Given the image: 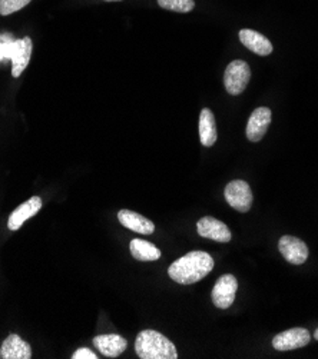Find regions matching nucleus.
Here are the masks:
<instances>
[{
    "label": "nucleus",
    "instance_id": "f257e3e1",
    "mask_svg": "<svg viewBox=\"0 0 318 359\" xmlns=\"http://www.w3.org/2000/svg\"><path fill=\"white\" fill-rule=\"evenodd\" d=\"M212 269H214V259L209 254L204 250H192L171 264L168 275L176 283L192 285L204 279Z\"/></svg>",
    "mask_w": 318,
    "mask_h": 359
},
{
    "label": "nucleus",
    "instance_id": "f03ea898",
    "mask_svg": "<svg viewBox=\"0 0 318 359\" xmlns=\"http://www.w3.org/2000/svg\"><path fill=\"white\" fill-rule=\"evenodd\" d=\"M33 42L26 36L13 39L12 34H0V62L12 60V76L19 78L30 62Z\"/></svg>",
    "mask_w": 318,
    "mask_h": 359
},
{
    "label": "nucleus",
    "instance_id": "7ed1b4c3",
    "mask_svg": "<svg viewBox=\"0 0 318 359\" xmlns=\"http://www.w3.org/2000/svg\"><path fill=\"white\" fill-rule=\"evenodd\" d=\"M135 351L140 359H176L175 345L162 334L147 330L139 332L135 341Z\"/></svg>",
    "mask_w": 318,
    "mask_h": 359
},
{
    "label": "nucleus",
    "instance_id": "20e7f679",
    "mask_svg": "<svg viewBox=\"0 0 318 359\" xmlns=\"http://www.w3.org/2000/svg\"><path fill=\"white\" fill-rule=\"evenodd\" d=\"M251 79V67L244 60L231 62L224 74V85L230 95H239L245 90Z\"/></svg>",
    "mask_w": 318,
    "mask_h": 359
},
{
    "label": "nucleus",
    "instance_id": "39448f33",
    "mask_svg": "<svg viewBox=\"0 0 318 359\" xmlns=\"http://www.w3.org/2000/svg\"><path fill=\"white\" fill-rule=\"evenodd\" d=\"M237 290H238V280L234 275L227 273L223 275L216 286L212 290V302L218 308V309H228L234 301H235V295H237Z\"/></svg>",
    "mask_w": 318,
    "mask_h": 359
},
{
    "label": "nucleus",
    "instance_id": "423d86ee",
    "mask_svg": "<svg viewBox=\"0 0 318 359\" xmlns=\"http://www.w3.org/2000/svg\"><path fill=\"white\" fill-rule=\"evenodd\" d=\"M225 199L238 212H249L253 205V192L245 181H232L225 188Z\"/></svg>",
    "mask_w": 318,
    "mask_h": 359
},
{
    "label": "nucleus",
    "instance_id": "0eeeda50",
    "mask_svg": "<svg viewBox=\"0 0 318 359\" xmlns=\"http://www.w3.org/2000/svg\"><path fill=\"white\" fill-rule=\"evenodd\" d=\"M279 254L291 265H303L308 258V246L296 236H282L278 242Z\"/></svg>",
    "mask_w": 318,
    "mask_h": 359
},
{
    "label": "nucleus",
    "instance_id": "6e6552de",
    "mask_svg": "<svg viewBox=\"0 0 318 359\" xmlns=\"http://www.w3.org/2000/svg\"><path fill=\"white\" fill-rule=\"evenodd\" d=\"M197 231H198L199 236H202L205 239L216 241V242H221V243H227L232 238L230 228L224 222L212 218V217L201 218L197 224Z\"/></svg>",
    "mask_w": 318,
    "mask_h": 359
},
{
    "label": "nucleus",
    "instance_id": "1a4fd4ad",
    "mask_svg": "<svg viewBox=\"0 0 318 359\" xmlns=\"http://www.w3.org/2000/svg\"><path fill=\"white\" fill-rule=\"evenodd\" d=\"M311 335L304 328H293L274 337L272 346L277 351H293L308 345Z\"/></svg>",
    "mask_w": 318,
    "mask_h": 359
},
{
    "label": "nucleus",
    "instance_id": "9d476101",
    "mask_svg": "<svg viewBox=\"0 0 318 359\" xmlns=\"http://www.w3.org/2000/svg\"><path fill=\"white\" fill-rule=\"evenodd\" d=\"M271 109L270 107H257V109L251 114L249 123H246V137L251 142L261 140L271 123Z\"/></svg>",
    "mask_w": 318,
    "mask_h": 359
},
{
    "label": "nucleus",
    "instance_id": "9b49d317",
    "mask_svg": "<svg viewBox=\"0 0 318 359\" xmlns=\"http://www.w3.org/2000/svg\"><path fill=\"white\" fill-rule=\"evenodd\" d=\"M42 208V199L39 196H33L29 201H26L25 203L19 205L9 217L8 221V228L11 231H18L19 228H22V225L30 219L32 217H34Z\"/></svg>",
    "mask_w": 318,
    "mask_h": 359
},
{
    "label": "nucleus",
    "instance_id": "f8f14e48",
    "mask_svg": "<svg viewBox=\"0 0 318 359\" xmlns=\"http://www.w3.org/2000/svg\"><path fill=\"white\" fill-rule=\"evenodd\" d=\"M118 219L122 226H125L126 229H129L132 232L140 233V235H151L155 231V225L152 221H150L148 218L143 217V215H139L129 209L119 210Z\"/></svg>",
    "mask_w": 318,
    "mask_h": 359
},
{
    "label": "nucleus",
    "instance_id": "ddd939ff",
    "mask_svg": "<svg viewBox=\"0 0 318 359\" xmlns=\"http://www.w3.org/2000/svg\"><path fill=\"white\" fill-rule=\"evenodd\" d=\"M239 41L246 49H250L251 52L260 56H268L272 53V43L265 38L264 34L256 30L242 29L239 32Z\"/></svg>",
    "mask_w": 318,
    "mask_h": 359
},
{
    "label": "nucleus",
    "instance_id": "4468645a",
    "mask_svg": "<svg viewBox=\"0 0 318 359\" xmlns=\"http://www.w3.org/2000/svg\"><path fill=\"white\" fill-rule=\"evenodd\" d=\"M93 345L98 348V351L108 356V358H117L122 352H125L128 342L125 338L117 334H106V335H98L93 338Z\"/></svg>",
    "mask_w": 318,
    "mask_h": 359
},
{
    "label": "nucleus",
    "instance_id": "2eb2a0df",
    "mask_svg": "<svg viewBox=\"0 0 318 359\" xmlns=\"http://www.w3.org/2000/svg\"><path fill=\"white\" fill-rule=\"evenodd\" d=\"M2 358L5 359H30L32 348L19 335L11 334L2 344Z\"/></svg>",
    "mask_w": 318,
    "mask_h": 359
},
{
    "label": "nucleus",
    "instance_id": "dca6fc26",
    "mask_svg": "<svg viewBox=\"0 0 318 359\" xmlns=\"http://www.w3.org/2000/svg\"><path fill=\"white\" fill-rule=\"evenodd\" d=\"M218 132H217V123L216 116L208 107H204L199 115V139L201 143L206 148H211L217 142Z\"/></svg>",
    "mask_w": 318,
    "mask_h": 359
},
{
    "label": "nucleus",
    "instance_id": "f3484780",
    "mask_svg": "<svg viewBox=\"0 0 318 359\" xmlns=\"http://www.w3.org/2000/svg\"><path fill=\"white\" fill-rule=\"evenodd\" d=\"M129 249L132 257L140 262H152L161 258V250L154 243L143 239L131 241Z\"/></svg>",
    "mask_w": 318,
    "mask_h": 359
},
{
    "label": "nucleus",
    "instance_id": "a211bd4d",
    "mask_svg": "<svg viewBox=\"0 0 318 359\" xmlns=\"http://www.w3.org/2000/svg\"><path fill=\"white\" fill-rule=\"evenodd\" d=\"M158 5L162 9L178 13H190L195 8L194 0H158Z\"/></svg>",
    "mask_w": 318,
    "mask_h": 359
},
{
    "label": "nucleus",
    "instance_id": "6ab92c4d",
    "mask_svg": "<svg viewBox=\"0 0 318 359\" xmlns=\"http://www.w3.org/2000/svg\"><path fill=\"white\" fill-rule=\"evenodd\" d=\"M32 0H0V15L9 16L12 13H16L18 11H22L25 6H27Z\"/></svg>",
    "mask_w": 318,
    "mask_h": 359
},
{
    "label": "nucleus",
    "instance_id": "aec40b11",
    "mask_svg": "<svg viewBox=\"0 0 318 359\" xmlns=\"http://www.w3.org/2000/svg\"><path fill=\"white\" fill-rule=\"evenodd\" d=\"M96 358H98L96 353L88 348H81L72 355V359H96Z\"/></svg>",
    "mask_w": 318,
    "mask_h": 359
},
{
    "label": "nucleus",
    "instance_id": "412c9836",
    "mask_svg": "<svg viewBox=\"0 0 318 359\" xmlns=\"http://www.w3.org/2000/svg\"><path fill=\"white\" fill-rule=\"evenodd\" d=\"M103 2H121V0H103Z\"/></svg>",
    "mask_w": 318,
    "mask_h": 359
},
{
    "label": "nucleus",
    "instance_id": "4be33fe9",
    "mask_svg": "<svg viewBox=\"0 0 318 359\" xmlns=\"http://www.w3.org/2000/svg\"><path fill=\"white\" fill-rule=\"evenodd\" d=\"M314 338H315V339H317V341H318V330H317V331H315V334H314Z\"/></svg>",
    "mask_w": 318,
    "mask_h": 359
},
{
    "label": "nucleus",
    "instance_id": "5701e85b",
    "mask_svg": "<svg viewBox=\"0 0 318 359\" xmlns=\"http://www.w3.org/2000/svg\"><path fill=\"white\" fill-rule=\"evenodd\" d=\"M0 358H2V352H0Z\"/></svg>",
    "mask_w": 318,
    "mask_h": 359
}]
</instances>
